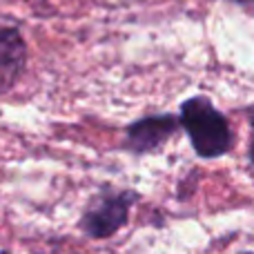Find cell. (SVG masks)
Instances as JSON below:
<instances>
[{
  "mask_svg": "<svg viewBox=\"0 0 254 254\" xmlns=\"http://www.w3.org/2000/svg\"><path fill=\"white\" fill-rule=\"evenodd\" d=\"M179 123L188 131V138L198 158L210 161V158L225 156L234 145L230 121L203 94L181 103Z\"/></svg>",
  "mask_w": 254,
  "mask_h": 254,
  "instance_id": "1",
  "label": "cell"
},
{
  "mask_svg": "<svg viewBox=\"0 0 254 254\" xmlns=\"http://www.w3.org/2000/svg\"><path fill=\"white\" fill-rule=\"evenodd\" d=\"M138 201V194L131 190L103 188L89 201L80 216V230L92 239H110L125 228L129 221V210Z\"/></svg>",
  "mask_w": 254,
  "mask_h": 254,
  "instance_id": "2",
  "label": "cell"
},
{
  "mask_svg": "<svg viewBox=\"0 0 254 254\" xmlns=\"http://www.w3.org/2000/svg\"><path fill=\"white\" fill-rule=\"evenodd\" d=\"M179 127H181L179 116H174V114L143 116V119L127 125L123 149L129 154H136V156L156 152V149H161L179 131Z\"/></svg>",
  "mask_w": 254,
  "mask_h": 254,
  "instance_id": "3",
  "label": "cell"
},
{
  "mask_svg": "<svg viewBox=\"0 0 254 254\" xmlns=\"http://www.w3.org/2000/svg\"><path fill=\"white\" fill-rule=\"evenodd\" d=\"M27 40L13 25H0V94L18 85L27 69Z\"/></svg>",
  "mask_w": 254,
  "mask_h": 254,
  "instance_id": "4",
  "label": "cell"
},
{
  "mask_svg": "<svg viewBox=\"0 0 254 254\" xmlns=\"http://www.w3.org/2000/svg\"><path fill=\"white\" fill-rule=\"evenodd\" d=\"M248 119H250V129H252V134H250V145H248V158H250V163L254 165V105L248 110Z\"/></svg>",
  "mask_w": 254,
  "mask_h": 254,
  "instance_id": "5",
  "label": "cell"
},
{
  "mask_svg": "<svg viewBox=\"0 0 254 254\" xmlns=\"http://www.w3.org/2000/svg\"><path fill=\"white\" fill-rule=\"evenodd\" d=\"M225 2H232V4H237V7L246 9L248 13H252V16H254V0H225Z\"/></svg>",
  "mask_w": 254,
  "mask_h": 254,
  "instance_id": "6",
  "label": "cell"
}]
</instances>
